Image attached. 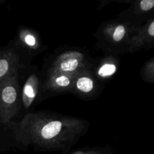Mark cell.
Returning a JSON list of instances; mask_svg holds the SVG:
<instances>
[{
	"mask_svg": "<svg viewBox=\"0 0 154 154\" xmlns=\"http://www.w3.org/2000/svg\"><path fill=\"white\" fill-rule=\"evenodd\" d=\"M76 86L81 91L88 92L93 88V81L89 78L82 77L77 81Z\"/></svg>",
	"mask_w": 154,
	"mask_h": 154,
	"instance_id": "3",
	"label": "cell"
},
{
	"mask_svg": "<svg viewBox=\"0 0 154 154\" xmlns=\"http://www.w3.org/2000/svg\"><path fill=\"white\" fill-rule=\"evenodd\" d=\"M154 6L153 0H143L140 2V7L144 11L150 10Z\"/></svg>",
	"mask_w": 154,
	"mask_h": 154,
	"instance_id": "7",
	"label": "cell"
},
{
	"mask_svg": "<svg viewBox=\"0 0 154 154\" xmlns=\"http://www.w3.org/2000/svg\"><path fill=\"white\" fill-rule=\"evenodd\" d=\"M2 98L7 103L14 102L16 99V91L13 87H6L2 92Z\"/></svg>",
	"mask_w": 154,
	"mask_h": 154,
	"instance_id": "2",
	"label": "cell"
},
{
	"mask_svg": "<svg viewBox=\"0 0 154 154\" xmlns=\"http://www.w3.org/2000/svg\"><path fill=\"white\" fill-rule=\"evenodd\" d=\"M25 42L26 43L30 45V46H33L35 45V38L34 37L31 35H27L26 37H25Z\"/></svg>",
	"mask_w": 154,
	"mask_h": 154,
	"instance_id": "11",
	"label": "cell"
},
{
	"mask_svg": "<svg viewBox=\"0 0 154 154\" xmlns=\"http://www.w3.org/2000/svg\"><path fill=\"white\" fill-rule=\"evenodd\" d=\"M55 82L60 86L66 87L69 84L70 81H69V78H67V77H66L64 76H61L59 78H57L55 80Z\"/></svg>",
	"mask_w": 154,
	"mask_h": 154,
	"instance_id": "8",
	"label": "cell"
},
{
	"mask_svg": "<svg viewBox=\"0 0 154 154\" xmlns=\"http://www.w3.org/2000/svg\"><path fill=\"white\" fill-rule=\"evenodd\" d=\"M148 32L149 34L151 35V36H153L154 35V22H152L150 24V25L149 26V29H148Z\"/></svg>",
	"mask_w": 154,
	"mask_h": 154,
	"instance_id": "12",
	"label": "cell"
},
{
	"mask_svg": "<svg viewBox=\"0 0 154 154\" xmlns=\"http://www.w3.org/2000/svg\"><path fill=\"white\" fill-rule=\"evenodd\" d=\"M61 128V123L59 121L51 122L46 125L42 130V135L46 139L51 138L57 135Z\"/></svg>",
	"mask_w": 154,
	"mask_h": 154,
	"instance_id": "1",
	"label": "cell"
},
{
	"mask_svg": "<svg viewBox=\"0 0 154 154\" xmlns=\"http://www.w3.org/2000/svg\"><path fill=\"white\" fill-rule=\"evenodd\" d=\"M78 62L76 59L67 60L61 64V69L63 71H73L78 66Z\"/></svg>",
	"mask_w": 154,
	"mask_h": 154,
	"instance_id": "5",
	"label": "cell"
},
{
	"mask_svg": "<svg viewBox=\"0 0 154 154\" xmlns=\"http://www.w3.org/2000/svg\"><path fill=\"white\" fill-rule=\"evenodd\" d=\"M25 93L27 96H28L29 97H33L34 96V93L33 89H32V87L30 86V85H27L25 86Z\"/></svg>",
	"mask_w": 154,
	"mask_h": 154,
	"instance_id": "10",
	"label": "cell"
},
{
	"mask_svg": "<svg viewBox=\"0 0 154 154\" xmlns=\"http://www.w3.org/2000/svg\"><path fill=\"white\" fill-rule=\"evenodd\" d=\"M116 70L115 65L112 64H106L100 68L98 74L101 76H107L112 75Z\"/></svg>",
	"mask_w": 154,
	"mask_h": 154,
	"instance_id": "4",
	"label": "cell"
},
{
	"mask_svg": "<svg viewBox=\"0 0 154 154\" xmlns=\"http://www.w3.org/2000/svg\"><path fill=\"white\" fill-rule=\"evenodd\" d=\"M8 70V62L4 59L0 60V77L4 76Z\"/></svg>",
	"mask_w": 154,
	"mask_h": 154,
	"instance_id": "9",
	"label": "cell"
},
{
	"mask_svg": "<svg viewBox=\"0 0 154 154\" xmlns=\"http://www.w3.org/2000/svg\"><path fill=\"white\" fill-rule=\"evenodd\" d=\"M125 33V28L122 25H119L116 28V30L113 34V39L116 42L120 41L123 37Z\"/></svg>",
	"mask_w": 154,
	"mask_h": 154,
	"instance_id": "6",
	"label": "cell"
}]
</instances>
